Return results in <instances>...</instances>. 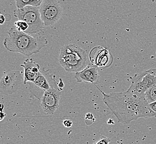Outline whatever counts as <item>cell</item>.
I'll return each mask as SVG.
<instances>
[{"label":"cell","mask_w":156,"mask_h":144,"mask_svg":"<svg viewBox=\"0 0 156 144\" xmlns=\"http://www.w3.org/2000/svg\"><path fill=\"white\" fill-rule=\"evenodd\" d=\"M1 105H2V106H3V104H1ZM3 109V108H2V110Z\"/></svg>","instance_id":"cell-24"},{"label":"cell","mask_w":156,"mask_h":144,"mask_svg":"<svg viewBox=\"0 0 156 144\" xmlns=\"http://www.w3.org/2000/svg\"><path fill=\"white\" fill-rule=\"evenodd\" d=\"M62 91L59 88H55L44 91L41 98V105L45 113L53 115L59 108Z\"/></svg>","instance_id":"cell-8"},{"label":"cell","mask_w":156,"mask_h":144,"mask_svg":"<svg viewBox=\"0 0 156 144\" xmlns=\"http://www.w3.org/2000/svg\"><path fill=\"white\" fill-rule=\"evenodd\" d=\"M13 15L18 20L24 21L28 24L29 28L26 32V33H41L45 26L39 12V7L28 5L22 9L14 10Z\"/></svg>","instance_id":"cell-4"},{"label":"cell","mask_w":156,"mask_h":144,"mask_svg":"<svg viewBox=\"0 0 156 144\" xmlns=\"http://www.w3.org/2000/svg\"><path fill=\"white\" fill-rule=\"evenodd\" d=\"M39 33L29 34L19 31L13 27L9 31V36L4 40L3 45L9 51L30 57L39 53L42 48L48 45L47 39Z\"/></svg>","instance_id":"cell-2"},{"label":"cell","mask_w":156,"mask_h":144,"mask_svg":"<svg viewBox=\"0 0 156 144\" xmlns=\"http://www.w3.org/2000/svg\"><path fill=\"white\" fill-rule=\"evenodd\" d=\"M5 22V17L4 16L1 15L0 16V23L3 24Z\"/></svg>","instance_id":"cell-21"},{"label":"cell","mask_w":156,"mask_h":144,"mask_svg":"<svg viewBox=\"0 0 156 144\" xmlns=\"http://www.w3.org/2000/svg\"><path fill=\"white\" fill-rule=\"evenodd\" d=\"M39 12L44 26H49L60 20L63 9L58 0H43L39 6Z\"/></svg>","instance_id":"cell-6"},{"label":"cell","mask_w":156,"mask_h":144,"mask_svg":"<svg viewBox=\"0 0 156 144\" xmlns=\"http://www.w3.org/2000/svg\"><path fill=\"white\" fill-rule=\"evenodd\" d=\"M35 85L43 91L51 88H59L55 80V76L45 69H41L33 83Z\"/></svg>","instance_id":"cell-10"},{"label":"cell","mask_w":156,"mask_h":144,"mask_svg":"<svg viewBox=\"0 0 156 144\" xmlns=\"http://www.w3.org/2000/svg\"><path fill=\"white\" fill-rule=\"evenodd\" d=\"M63 125L66 128H71L73 125V121L70 120H65L63 121Z\"/></svg>","instance_id":"cell-18"},{"label":"cell","mask_w":156,"mask_h":144,"mask_svg":"<svg viewBox=\"0 0 156 144\" xmlns=\"http://www.w3.org/2000/svg\"><path fill=\"white\" fill-rule=\"evenodd\" d=\"M150 107L151 109L153 111V113L156 115V101L150 104Z\"/></svg>","instance_id":"cell-19"},{"label":"cell","mask_w":156,"mask_h":144,"mask_svg":"<svg viewBox=\"0 0 156 144\" xmlns=\"http://www.w3.org/2000/svg\"><path fill=\"white\" fill-rule=\"evenodd\" d=\"M6 115V114H4L2 112H1V120H2V119H3L4 117H5Z\"/></svg>","instance_id":"cell-23"},{"label":"cell","mask_w":156,"mask_h":144,"mask_svg":"<svg viewBox=\"0 0 156 144\" xmlns=\"http://www.w3.org/2000/svg\"><path fill=\"white\" fill-rule=\"evenodd\" d=\"M156 84V68H151L136 74L131 78V84L127 91L138 96L145 97V93Z\"/></svg>","instance_id":"cell-5"},{"label":"cell","mask_w":156,"mask_h":144,"mask_svg":"<svg viewBox=\"0 0 156 144\" xmlns=\"http://www.w3.org/2000/svg\"><path fill=\"white\" fill-rule=\"evenodd\" d=\"M95 85L103 95V102L119 123L129 124L141 117H156L145 97L138 96L127 90L125 92L106 94Z\"/></svg>","instance_id":"cell-1"},{"label":"cell","mask_w":156,"mask_h":144,"mask_svg":"<svg viewBox=\"0 0 156 144\" xmlns=\"http://www.w3.org/2000/svg\"><path fill=\"white\" fill-rule=\"evenodd\" d=\"M108 124L109 125H111V124H114L115 123L114 121V120H112V119H110L108 121Z\"/></svg>","instance_id":"cell-22"},{"label":"cell","mask_w":156,"mask_h":144,"mask_svg":"<svg viewBox=\"0 0 156 144\" xmlns=\"http://www.w3.org/2000/svg\"><path fill=\"white\" fill-rule=\"evenodd\" d=\"M24 73L17 70L8 69L3 73L0 81V92L10 95L17 92L21 86Z\"/></svg>","instance_id":"cell-7"},{"label":"cell","mask_w":156,"mask_h":144,"mask_svg":"<svg viewBox=\"0 0 156 144\" xmlns=\"http://www.w3.org/2000/svg\"><path fill=\"white\" fill-rule=\"evenodd\" d=\"M15 26L17 30L21 32H26L29 28V26L27 24L26 22L23 20H20L15 22Z\"/></svg>","instance_id":"cell-13"},{"label":"cell","mask_w":156,"mask_h":144,"mask_svg":"<svg viewBox=\"0 0 156 144\" xmlns=\"http://www.w3.org/2000/svg\"><path fill=\"white\" fill-rule=\"evenodd\" d=\"M88 121H91L92 122V123H93L94 122L95 120V118L94 117L93 114L92 113H87L85 116V120Z\"/></svg>","instance_id":"cell-16"},{"label":"cell","mask_w":156,"mask_h":144,"mask_svg":"<svg viewBox=\"0 0 156 144\" xmlns=\"http://www.w3.org/2000/svg\"><path fill=\"white\" fill-rule=\"evenodd\" d=\"M21 67L24 68V81L23 83L27 84L28 82L34 83L37 76L41 70V67L36 63L33 59H27Z\"/></svg>","instance_id":"cell-11"},{"label":"cell","mask_w":156,"mask_h":144,"mask_svg":"<svg viewBox=\"0 0 156 144\" xmlns=\"http://www.w3.org/2000/svg\"><path fill=\"white\" fill-rule=\"evenodd\" d=\"M145 98L149 104L156 101V84L150 88L146 92Z\"/></svg>","instance_id":"cell-12"},{"label":"cell","mask_w":156,"mask_h":144,"mask_svg":"<svg viewBox=\"0 0 156 144\" xmlns=\"http://www.w3.org/2000/svg\"><path fill=\"white\" fill-rule=\"evenodd\" d=\"M87 52L75 44L65 45L60 49L59 62L69 72H78L87 66Z\"/></svg>","instance_id":"cell-3"},{"label":"cell","mask_w":156,"mask_h":144,"mask_svg":"<svg viewBox=\"0 0 156 144\" xmlns=\"http://www.w3.org/2000/svg\"><path fill=\"white\" fill-rule=\"evenodd\" d=\"M31 5L35 7H39L43 0H30Z\"/></svg>","instance_id":"cell-17"},{"label":"cell","mask_w":156,"mask_h":144,"mask_svg":"<svg viewBox=\"0 0 156 144\" xmlns=\"http://www.w3.org/2000/svg\"><path fill=\"white\" fill-rule=\"evenodd\" d=\"M58 85L60 90H63V88L64 87V83L62 81V78H59V82L58 83Z\"/></svg>","instance_id":"cell-20"},{"label":"cell","mask_w":156,"mask_h":144,"mask_svg":"<svg viewBox=\"0 0 156 144\" xmlns=\"http://www.w3.org/2000/svg\"><path fill=\"white\" fill-rule=\"evenodd\" d=\"M75 78L79 83H90L96 85L100 79L99 69L95 65L89 64L81 71L75 73Z\"/></svg>","instance_id":"cell-9"},{"label":"cell","mask_w":156,"mask_h":144,"mask_svg":"<svg viewBox=\"0 0 156 144\" xmlns=\"http://www.w3.org/2000/svg\"><path fill=\"white\" fill-rule=\"evenodd\" d=\"M17 9H22L25 6L31 5L30 0H15Z\"/></svg>","instance_id":"cell-14"},{"label":"cell","mask_w":156,"mask_h":144,"mask_svg":"<svg viewBox=\"0 0 156 144\" xmlns=\"http://www.w3.org/2000/svg\"><path fill=\"white\" fill-rule=\"evenodd\" d=\"M111 140L110 139L108 138L107 137H105L104 136H102L101 137V138L100 139L99 141H97L95 142L96 144H108L110 142Z\"/></svg>","instance_id":"cell-15"}]
</instances>
